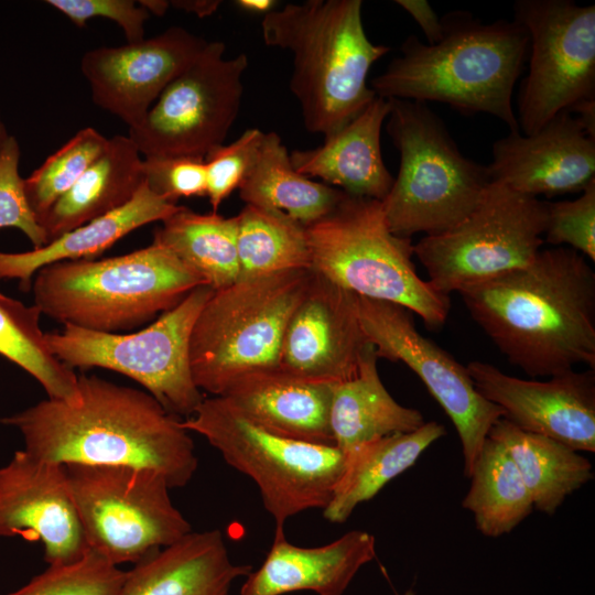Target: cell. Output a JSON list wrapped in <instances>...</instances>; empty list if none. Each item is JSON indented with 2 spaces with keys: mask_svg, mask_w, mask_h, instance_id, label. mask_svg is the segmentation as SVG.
<instances>
[{
  "mask_svg": "<svg viewBox=\"0 0 595 595\" xmlns=\"http://www.w3.org/2000/svg\"><path fill=\"white\" fill-rule=\"evenodd\" d=\"M474 321L528 376L595 369V272L569 247L458 292Z\"/></svg>",
  "mask_w": 595,
  "mask_h": 595,
  "instance_id": "1",
  "label": "cell"
},
{
  "mask_svg": "<svg viewBox=\"0 0 595 595\" xmlns=\"http://www.w3.org/2000/svg\"><path fill=\"white\" fill-rule=\"evenodd\" d=\"M80 401L43 400L2 420L22 434L25 451L58 464L126 465L184 487L198 461L182 419L150 393L98 376H78Z\"/></svg>",
  "mask_w": 595,
  "mask_h": 595,
  "instance_id": "2",
  "label": "cell"
},
{
  "mask_svg": "<svg viewBox=\"0 0 595 595\" xmlns=\"http://www.w3.org/2000/svg\"><path fill=\"white\" fill-rule=\"evenodd\" d=\"M435 44L409 35L401 55L371 79L377 96L436 101L464 115L489 113L519 131L512 94L529 56V35L515 19L484 23L472 13L441 18Z\"/></svg>",
  "mask_w": 595,
  "mask_h": 595,
  "instance_id": "3",
  "label": "cell"
},
{
  "mask_svg": "<svg viewBox=\"0 0 595 595\" xmlns=\"http://www.w3.org/2000/svg\"><path fill=\"white\" fill-rule=\"evenodd\" d=\"M361 8V0H307L274 9L261 22L264 43L293 54L290 89L305 128L324 138L377 97L367 76L390 47L368 39Z\"/></svg>",
  "mask_w": 595,
  "mask_h": 595,
  "instance_id": "4",
  "label": "cell"
},
{
  "mask_svg": "<svg viewBox=\"0 0 595 595\" xmlns=\"http://www.w3.org/2000/svg\"><path fill=\"white\" fill-rule=\"evenodd\" d=\"M204 280L169 248L150 246L111 258L61 261L40 269L34 304L64 325L122 333L180 304Z\"/></svg>",
  "mask_w": 595,
  "mask_h": 595,
  "instance_id": "5",
  "label": "cell"
},
{
  "mask_svg": "<svg viewBox=\"0 0 595 595\" xmlns=\"http://www.w3.org/2000/svg\"><path fill=\"white\" fill-rule=\"evenodd\" d=\"M306 235L317 275L355 295L401 305L429 328L446 321L450 296L418 274L411 238L390 230L380 201L346 194Z\"/></svg>",
  "mask_w": 595,
  "mask_h": 595,
  "instance_id": "6",
  "label": "cell"
},
{
  "mask_svg": "<svg viewBox=\"0 0 595 595\" xmlns=\"http://www.w3.org/2000/svg\"><path fill=\"white\" fill-rule=\"evenodd\" d=\"M387 132L400 169L381 202L400 237L436 235L462 223L491 182L487 166L465 156L443 120L425 102L390 99Z\"/></svg>",
  "mask_w": 595,
  "mask_h": 595,
  "instance_id": "7",
  "label": "cell"
},
{
  "mask_svg": "<svg viewBox=\"0 0 595 595\" xmlns=\"http://www.w3.org/2000/svg\"><path fill=\"white\" fill-rule=\"evenodd\" d=\"M312 275L311 269L289 270L214 291L190 338L196 387L221 396L238 377L277 367L286 324Z\"/></svg>",
  "mask_w": 595,
  "mask_h": 595,
  "instance_id": "8",
  "label": "cell"
},
{
  "mask_svg": "<svg viewBox=\"0 0 595 595\" xmlns=\"http://www.w3.org/2000/svg\"><path fill=\"white\" fill-rule=\"evenodd\" d=\"M182 425L256 483L274 532H284L285 521L298 513L323 510L343 470L344 453L336 446L277 435L221 396L204 398Z\"/></svg>",
  "mask_w": 595,
  "mask_h": 595,
  "instance_id": "9",
  "label": "cell"
},
{
  "mask_svg": "<svg viewBox=\"0 0 595 595\" xmlns=\"http://www.w3.org/2000/svg\"><path fill=\"white\" fill-rule=\"evenodd\" d=\"M214 290L195 288L180 304L133 333H102L65 324L45 333L51 353L69 368H104L140 383L165 410L191 416L204 400L192 378L190 338Z\"/></svg>",
  "mask_w": 595,
  "mask_h": 595,
  "instance_id": "10",
  "label": "cell"
},
{
  "mask_svg": "<svg viewBox=\"0 0 595 595\" xmlns=\"http://www.w3.org/2000/svg\"><path fill=\"white\" fill-rule=\"evenodd\" d=\"M64 468L89 549L117 566L136 564L193 531L155 470L76 463Z\"/></svg>",
  "mask_w": 595,
  "mask_h": 595,
  "instance_id": "11",
  "label": "cell"
},
{
  "mask_svg": "<svg viewBox=\"0 0 595 595\" xmlns=\"http://www.w3.org/2000/svg\"><path fill=\"white\" fill-rule=\"evenodd\" d=\"M547 206L538 197L490 182L479 202L456 227L423 236L413 256L429 283L452 292L529 266L544 242Z\"/></svg>",
  "mask_w": 595,
  "mask_h": 595,
  "instance_id": "12",
  "label": "cell"
},
{
  "mask_svg": "<svg viewBox=\"0 0 595 595\" xmlns=\"http://www.w3.org/2000/svg\"><path fill=\"white\" fill-rule=\"evenodd\" d=\"M515 20L529 35V71L517 99L528 136L559 112L595 99V6L572 0H519Z\"/></svg>",
  "mask_w": 595,
  "mask_h": 595,
  "instance_id": "13",
  "label": "cell"
},
{
  "mask_svg": "<svg viewBox=\"0 0 595 595\" xmlns=\"http://www.w3.org/2000/svg\"><path fill=\"white\" fill-rule=\"evenodd\" d=\"M221 41L202 53L161 93L144 119L128 136L144 158H205L224 144L235 122L248 57H224Z\"/></svg>",
  "mask_w": 595,
  "mask_h": 595,
  "instance_id": "14",
  "label": "cell"
},
{
  "mask_svg": "<svg viewBox=\"0 0 595 595\" xmlns=\"http://www.w3.org/2000/svg\"><path fill=\"white\" fill-rule=\"evenodd\" d=\"M356 303L377 357L405 364L451 419L462 445L464 475L469 477L490 428L502 418L501 409L477 391L465 366L421 335L408 309L358 295Z\"/></svg>",
  "mask_w": 595,
  "mask_h": 595,
  "instance_id": "15",
  "label": "cell"
},
{
  "mask_svg": "<svg viewBox=\"0 0 595 595\" xmlns=\"http://www.w3.org/2000/svg\"><path fill=\"white\" fill-rule=\"evenodd\" d=\"M206 44L186 29L173 26L139 42L91 48L83 55L80 71L94 104L131 129Z\"/></svg>",
  "mask_w": 595,
  "mask_h": 595,
  "instance_id": "16",
  "label": "cell"
},
{
  "mask_svg": "<svg viewBox=\"0 0 595 595\" xmlns=\"http://www.w3.org/2000/svg\"><path fill=\"white\" fill-rule=\"evenodd\" d=\"M466 368L477 391L515 426L576 452L595 451L594 369H572L539 381L509 376L478 360Z\"/></svg>",
  "mask_w": 595,
  "mask_h": 595,
  "instance_id": "17",
  "label": "cell"
},
{
  "mask_svg": "<svg viewBox=\"0 0 595 595\" xmlns=\"http://www.w3.org/2000/svg\"><path fill=\"white\" fill-rule=\"evenodd\" d=\"M369 345L356 295L313 272L286 324L277 367L302 379L335 385L357 374Z\"/></svg>",
  "mask_w": 595,
  "mask_h": 595,
  "instance_id": "18",
  "label": "cell"
},
{
  "mask_svg": "<svg viewBox=\"0 0 595 595\" xmlns=\"http://www.w3.org/2000/svg\"><path fill=\"white\" fill-rule=\"evenodd\" d=\"M0 536L41 541L48 565L73 563L90 550L63 464L22 450L0 467Z\"/></svg>",
  "mask_w": 595,
  "mask_h": 595,
  "instance_id": "19",
  "label": "cell"
},
{
  "mask_svg": "<svg viewBox=\"0 0 595 595\" xmlns=\"http://www.w3.org/2000/svg\"><path fill=\"white\" fill-rule=\"evenodd\" d=\"M491 155L490 180L528 196L578 193L595 180V139L566 110L534 133L498 139Z\"/></svg>",
  "mask_w": 595,
  "mask_h": 595,
  "instance_id": "20",
  "label": "cell"
},
{
  "mask_svg": "<svg viewBox=\"0 0 595 595\" xmlns=\"http://www.w3.org/2000/svg\"><path fill=\"white\" fill-rule=\"evenodd\" d=\"M376 558V539L351 530L320 547L304 548L274 532L270 550L240 586L239 595H284L310 591L343 595L359 570Z\"/></svg>",
  "mask_w": 595,
  "mask_h": 595,
  "instance_id": "21",
  "label": "cell"
},
{
  "mask_svg": "<svg viewBox=\"0 0 595 595\" xmlns=\"http://www.w3.org/2000/svg\"><path fill=\"white\" fill-rule=\"evenodd\" d=\"M333 386L273 367L238 377L221 397L277 435L335 446L329 425Z\"/></svg>",
  "mask_w": 595,
  "mask_h": 595,
  "instance_id": "22",
  "label": "cell"
},
{
  "mask_svg": "<svg viewBox=\"0 0 595 595\" xmlns=\"http://www.w3.org/2000/svg\"><path fill=\"white\" fill-rule=\"evenodd\" d=\"M390 108V99L377 96L350 122L325 137L320 147L291 152L293 167L350 196L382 202L394 181L385 165L380 143Z\"/></svg>",
  "mask_w": 595,
  "mask_h": 595,
  "instance_id": "23",
  "label": "cell"
},
{
  "mask_svg": "<svg viewBox=\"0 0 595 595\" xmlns=\"http://www.w3.org/2000/svg\"><path fill=\"white\" fill-rule=\"evenodd\" d=\"M251 571L231 560L220 530L192 531L133 564L123 595H230Z\"/></svg>",
  "mask_w": 595,
  "mask_h": 595,
  "instance_id": "24",
  "label": "cell"
},
{
  "mask_svg": "<svg viewBox=\"0 0 595 595\" xmlns=\"http://www.w3.org/2000/svg\"><path fill=\"white\" fill-rule=\"evenodd\" d=\"M181 206L154 194L143 182L133 198L122 207L80 225L46 245L24 252L0 251V280L17 279L21 291H29L32 278L50 264L91 259L131 231L163 221Z\"/></svg>",
  "mask_w": 595,
  "mask_h": 595,
  "instance_id": "25",
  "label": "cell"
},
{
  "mask_svg": "<svg viewBox=\"0 0 595 595\" xmlns=\"http://www.w3.org/2000/svg\"><path fill=\"white\" fill-rule=\"evenodd\" d=\"M143 182V159L133 141L122 134L109 138L105 151L39 220L46 244L122 207Z\"/></svg>",
  "mask_w": 595,
  "mask_h": 595,
  "instance_id": "26",
  "label": "cell"
},
{
  "mask_svg": "<svg viewBox=\"0 0 595 595\" xmlns=\"http://www.w3.org/2000/svg\"><path fill=\"white\" fill-rule=\"evenodd\" d=\"M372 344L360 361L357 374L335 383L329 408L334 445L343 453L365 442L421 428L423 414L397 402L383 386Z\"/></svg>",
  "mask_w": 595,
  "mask_h": 595,
  "instance_id": "27",
  "label": "cell"
},
{
  "mask_svg": "<svg viewBox=\"0 0 595 595\" xmlns=\"http://www.w3.org/2000/svg\"><path fill=\"white\" fill-rule=\"evenodd\" d=\"M445 434L444 425L429 421L413 432L376 439L345 452L343 470L322 510L324 519L332 523L347 521L358 505L372 499L389 482L412 467Z\"/></svg>",
  "mask_w": 595,
  "mask_h": 595,
  "instance_id": "28",
  "label": "cell"
},
{
  "mask_svg": "<svg viewBox=\"0 0 595 595\" xmlns=\"http://www.w3.org/2000/svg\"><path fill=\"white\" fill-rule=\"evenodd\" d=\"M487 437L499 443L518 468L533 507L553 515L565 498L593 479L592 463L578 452L550 437L523 431L504 418Z\"/></svg>",
  "mask_w": 595,
  "mask_h": 595,
  "instance_id": "29",
  "label": "cell"
},
{
  "mask_svg": "<svg viewBox=\"0 0 595 595\" xmlns=\"http://www.w3.org/2000/svg\"><path fill=\"white\" fill-rule=\"evenodd\" d=\"M238 190L246 204L284 214L305 227L327 215L346 195L296 172L275 132L264 133L256 161Z\"/></svg>",
  "mask_w": 595,
  "mask_h": 595,
  "instance_id": "30",
  "label": "cell"
},
{
  "mask_svg": "<svg viewBox=\"0 0 595 595\" xmlns=\"http://www.w3.org/2000/svg\"><path fill=\"white\" fill-rule=\"evenodd\" d=\"M154 231L153 241L169 248L214 291L238 281L236 217L199 214L181 206Z\"/></svg>",
  "mask_w": 595,
  "mask_h": 595,
  "instance_id": "31",
  "label": "cell"
},
{
  "mask_svg": "<svg viewBox=\"0 0 595 595\" xmlns=\"http://www.w3.org/2000/svg\"><path fill=\"white\" fill-rule=\"evenodd\" d=\"M470 487L462 506L476 528L497 538L512 531L533 510V500L505 448L487 437L469 475Z\"/></svg>",
  "mask_w": 595,
  "mask_h": 595,
  "instance_id": "32",
  "label": "cell"
},
{
  "mask_svg": "<svg viewBox=\"0 0 595 595\" xmlns=\"http://www.w3.org/2000/svg\"><path fill=\"white\" fill-rule=\"evenodd\" d=\"M235 217L238 280L311 269L305 226L284 214L249 204Z\"/></svg>",
  "mask_w": 595,
  "mask_h": 595,
  "instance_id": "33",
  "label": "cell"
},
{
  "mask_svg": "<svg viewBox=\"0 0 595 595\" xmlns=\"http://www.w3.org/2000/svg\"><path fill=\"white\" fill-rule=\"evenodd\" d=\"M41 310L0 292V355L34 377L48 399L80 401L78 376L50 350L40 326Z\"/></svg>",
  "mask_w": 595,
  "mask_h": 595,
  "instance_id": "34",
  "label": "cell"
},
{
  "mask_svg": "<svg viewBox=\"0 0 595 595\" xmlns=\"http://www.w3.org/2000/svg\"><path fill=\"white\" fill-rule=\"evenodd\" d=\"M108 140L93 127L83 128L24 178L25 195L37 221L105 151Z\"/></svg>",
  "mask_w": 595,
  "mask_h": 595,
  "instance_id": "35",
  "label": "cell"
},
{
  "mask_svg": "<svg viewBox=\"0 0 595 595\" xmlns=\"http://www.w3.org/2000/svg\"><path fill=\"white\" fill-rule=\"evenodd\" d=\"M127 571L94 550L68 564L48 565L7 595H123Z\"/></svg>",
  "mask_w": 595,
  "mask_h": 595,
  "instance_id": "36",
  "label": "cell"
},
{
  "mask_svg": "<svg viewBox=\"0 0 595 595\" xmlns=\"http://www.w3.org/2000/svg\"><path fill=\"white\" fill-rule=\"evenodd\" d=\"M264 132L258 128L247 129L229 144L209 150L205 158L206 196L213 212L239 187L259 152Z\"/></svg>",
  "mask_w": 595,
  "mask_h": 595,
  "instance_id": "37",
  "label": "cell"
},
{
  "mask_svg": "<svg viewBox=\"0 0 595 595\" xmlns=\"http://www.w3.org/2000/svg\"><path fill=\"white\" fill-rule=\"evenodd\" d=\"M543 236L550 245L570 246L595 261V180L573 201L545 202Z\"/></svg>",
  "mask_w": 595,
  "mask_h": 595,
  "instance_id": "38",
  "label": "cell"
},
{
  "mask_svg": "<svg viewBox=\"0 0 595 595\" xmlns=\"http://www.w3.org/2000/svg\"><path fill=\"white\" fill-rule=\"evenodd\" d=\"M20 155L18 140L9 136L0 148V228L21 230L36 249L46 244V234L28 202L19 174Z\"/></svg>",
  "mask_w": 595,
  "mask_h": 595,
  "instance_id": "39",
  "label": "cell"
},
{
  "mask_svg": "<svg viewBox=\"0 0 595 595\" xmlns=\"http://www.w3.org/2000/svg\"><path fill=\"white\" fill-rule=\"evenodd\" d=\"M143 175L147 186L171 203L176 204L181 197L206 196L204 158H144Z\"/></svg>",
  "mask_w": 595,
  "mask_h": 595,
  "instance_id": "40",
  "label": "cell"
},
{
  "mask_svg": "<svg viewBox=\"0 0 595 595\" xmlns=\"http://www.w3.org/2000/svg\"><path fill=\"white\" fill-rule=\"evenodd\" d=\"M45 3L78 28L85 26L93 18L109 19L121 28L127 43L144 39V25L150 18L134 0H47Z\"/></svg>",
  "mask_w": 595,
  "mask_h": 595,
  "instance_id": "41",
  "label": "cell"
},
{
  "mask_svg": "<svg viewBox=\"0 0 595 595\" xmlns=\"http://www.w3.org/2000/svg\"><path fill=\"white\" fill-rule=\"evenodd\" d=\"M396 3L418 23L428 44H435L440 41L443 34L442 21L426 0H397Z\"/></svg>",
  "mask_w": 595,
  "mask_h": 595,
  "instance_id": "42",
  "label": "cell"
},
{
  "mask_svg": "<svg viewBox=\"0 0 595 595\" xmlns=\"http://www.w3.org/2000/svg\"><path fill=\"white\" fill-rule=\"evenodd\" d=\"M221 1L217 0H175L170 1V6L183 10L187 13L196 14L199 18L213 14Z\"/></svg>",
  "mask_w": 595,
  "mask_h": 595,
  "instance_id": "43",
  "label": "cell"
},
{
  "mask_svg": "<svg viewBox=\"0 0 595 595\" xmlns=\"http://www.w3.org/2000/svg\"><path fill=\"white\" fill-rule=\"evenodd\" d=\"M275 3L277 1L273 0H238L235 2L244 11L262 15L274 10Z\"/></svg>",
  "mask_w": 595,
  "mask_h": 595,
  "instance_id": "44",
  "label": "cell"
},
{
  "mask_svg": "<svg viewBox=\"0 0 595 595\" xmlns=\"http://www.w3.org/2000/svg\"><path fill=\"white\" fill-rule=\"evenodd\" d=\"M139 4L148 11L149 14L162 17L171 7L170 1L165 0H140Z\"/></svg>",
  "mask_w": 595,
  "mask_h": 595,
  "instance_id": "45",
  "label": "cell"
},
{
  "mask_svg": "<svg viewBox=\"0 0 595 595\" xmlns=\"http://www.w3.org/2000/svg\"><path fill=\"white\" fill-rule=\"evenodd\" d=\"M10 134L7 131V128L2 121L1 115H0V148L4 143V141L8 139Z\"/></svg>",
  "mask_w": 595,
  "mask_h": 595,
  "instance_id": "46",
  "label": "cell"
},
{
  "mask_svg": "<svg viewBox=\"0 0 595 595\" xmlns=\"http://www.w3.org/2000/svg\"><path fill=\"white\" fill-rule=\"evenodd\" d=\"M397 595H415V592L412 588H410V589L405 591L404 593L397 594Z\"/></svg>",
  "mask_w": 595,
  "mask_h": 595,
  "instance_id": "47",
  "label": "cell"
}]
</instances>
